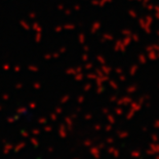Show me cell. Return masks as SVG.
<instances>
[{"label":"cell","mask_w":159,"mask_h":159,"mask_svg":"<svg viewBox=\"0 0 159 159\" xmlns=\"http://www.w3.org/2000/svg\"><path fill=\"white\" fill-rule=\"evenodd\" d=\"M131 155H133V156L134 157H138V156H140V152H139V151H137V152H133V154H131Z\"/></svg>","instance_id":"obj_1"},{"label":"cell","mask_w":159,"mask_h":159,"mask_svg":"<svg viewBox=\"0 0 159 159\" xmlns=\"http://www.w3.org/2000/svg\"><path fill=\"white\" fill-rule=\"evenodd\" d=\"M152 139H153L154 141H157V137L155 136V134H154V136H152Z\"/></svg>","instance_id":"obj_2"},{"label":"cell","mask_w":159,"mask_h":159,"mask_svg":"<svg viewBox=\"0 0 159 159\" xmlns=\"http://www.w3.org/2000/svg\"><path fill=\"white\" fill-rule=\"evenodd\" d=\"M156 159H159V156H158V157H156Z\"/></svg>","instance_id":"obj_3"}]
</instances>
